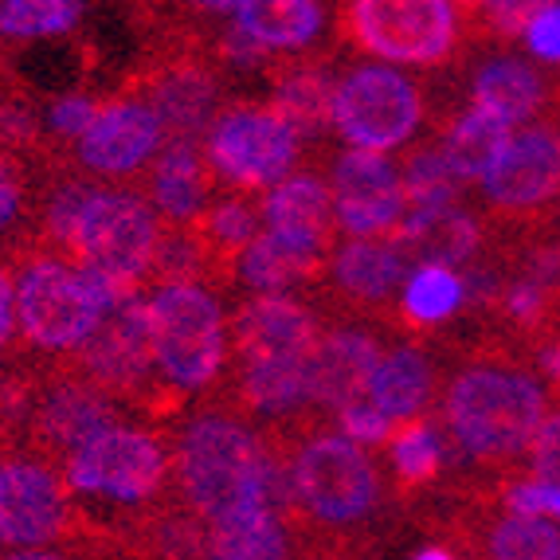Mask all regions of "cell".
<instances>
[{
	"label": "cell",
	"instance_id": "cell-1",
	"mask_svg": "<svg viewBox=\"0 0 560 560\" xmlns=\"http://www.w3.org/2000/svg\"><path fill=\"white\" fill-rule=\"evenodd\" d=\"M458 349L463 361L440 393V423L451 451L486 482L517 478L549 416V393L537 369L498 337L478 334Z\"/></svg>",
	"mask_w": 560,
	"mask_h": 560
},
{
	"label": "cell",
	"instance_id": "cell-2",
	"mask_svg": "<svg viewBox=\"0 0 560 560\" xmlns=\"http://www.w3.org/2000/svg\"><path fill=\"white\" fill-rule=\"evenodd\" d=\"M271 447L235 411L200 408L173 435V498L205 525L271 505Z\"/></svg>",
	"mask_w": 560,
	"mask_h": 560
},
{
	"label": "cell",
	"instance_id": "cell-3",
	"mask_svg": "<svg viewBox=\"0 0 560 560\" xmlns=\"http://www.w3.org/2000/svg\"><path fill=\"white\" fill-rule=\"evenodd\" d=\"M334 39L384 67H447L475 44L463 0H346L334 4Z\"/></svg>",
	"mask_w": 560,
	"mask_h": 560
},
{
	"label": "cell",
	"instance_id": "cell-4",
	"mask_svg": "<svg viewBox=\"0 0 560 560\" xmlns=\"http://www.w3.org/2000/svg\"><path fill=\"white\" fill-rule=\"evenodd\" d=\"M63 482L79 502V514L91 505H110L114 510V514L91 517V522L141 514V510L173 498V443L158 428L118 423V428L94 435L67 463Z\"/></svg>",
	"mask_w": 560,
	"mask_h": 560
},
{
	"label": "cell",
	"instance_id": "cell-5",
	"mask_svg": "<svg viewBox=\"0 0 560 560\" xmlns=\"http://www.w3.org/2000/svg\"><path fill=\"white\" fill-rule=\"evenodd\" d=\"M161 228L165 224L145 200V192L98 185L71 232L67 262L103 282L110 302L118 306L145 290Z\"/></svg>",
	"mask_w": 560,
	"mask_h": 560
},
{
	"label": "cell",
	"instance_id": "cell-6",
	"mask_svg": "<svg viewBox=\"0 0 560 560\" xmlns=\"http://www.w3.org/2000/svg\"><path fill=\"white\" fill-rule=\"evenodd\" d=\"M158 373L180 393H220L232 364V337L220 294L208 287H161L150 294Z\"/></svg>",
	"mask_w": 560,
	"mask_h": 560
},
{
	"label": "cell",
	"instance_id": "cell-7",
	"mask_svg": "<svg viewBox=\"0 0 560 560\" xmlns=\"http://www.w3.org/2000/svg\"><path fill=\"white\" fill-rule=\"evenodd\" d=\"M431 130L428 86L408 71L384 63H353L337 71L334 133L349 150L388 153L416 145Z\"/></svg>",
	"mask_w": 560,
	"mask_h": 560
},
{
	"label": "cell",
	"instance_id": "cell-8",
	"mask_svg": "<svg viewBox=\"0 0 560 560\" xmlns=\"http://www.w3.org/2000/svg\"><path fill=\"white\" fill-rule=\"evenodd\" d=\"M200 150L220 192L262 197L299 173L294 165L302 158V138L262 98H235L215 114Z\"/></svg>",
	"mask_w": 560,
	"mask_h": 560
},
{
	"label": "cell",
	"instance_id": "cell-9",
	"mask_svg": "<svg viewBox=\"0 0 560 560\" xmlns=\"http://www.w3.org/2000/svg\"><path fill=\"white\" fill-rule=\"evenodd\" d=\"M110 294L98 279L63 259H32L16 279V326L24 346L47 357H75L110 314Z\"/></svg>",
	"mask_w": 560,
	"mask_h": 560
},
{
	"label": "cell",
	"instance_id": "cell-10",
	"mask_svg": "<svg viewBox=\"0 0 560 560\" xmlns=\"http://www.w3.org/2000/svg\"><path fill=\"white\" fill-rule=\"evenodd\" d=\"M490 232L522 235L552 224L560 208V126L549 118L514 130L490 177L478 185Z\"/></svg>",
	"mask_w": 560,
	"mask_h": 560
},
{
	"label": "cell",
	"instance_id": "cell-11",
	"mask_svg": "<svg viewBox=\"0 0 560 560\" xmlns=\"http://www.w3.org/2000/svg\"><path fill=\"white\" fill-rule=\"evenodd\" d=\"M130 408L114 400L110 393L94 388L91 381L75 376L63 364L39 369L36 373V393H32L28 420H24V455L44 458L56 470H63L94 435L118 428Z\"/></svg>",
	"mask_w": 560,
	"mask_h": 560
},
{
	"label": "cell",
	"instance_id": "cell-12",
	"mask_svg": "<svg viewBox=\"0 0 560 560\" xmlns=\"http://www.w3.org/2000/svg\"><path fill=\"white\" fill-rule=\"evenodd\" d=\"M79 525L83 517L63 470L24 451L0 458V541L12 549H71Z\"/></svg>",
	"mask_w": 560,
	"mask_h": 560
},
{
	"label": "cell",
	"instance_id": "cell-13",
	"mask_svg": "<svg viewBox=\"0 0 560 560\" xmlns=\"http://www.w3.org/2000/svg\"><path fill=\"white\" fill-rule=\"evenodd\" d=\"M411 255L400 240H346L337 243L334 259L322 290L314 294V306L337 322V314L349 322H388V314L400 302V290L411 275Z\"/></svg>",
	"mask_w": 560,
	"mask_h": 560
},
{
	"label": "cell",
	"instance_id": "cell-14",
	"mask_svg": "<svg viewBox=\"0 0 560 560\" xmlns=\"http://www.w3.org/2000/svg\"><path fill=\"white\" fill-rule=\"evenodd\" d=\"M329 197H334L337 228L349 240H396L408 212L400 161L384 153L341 150L329 158L326 173Z\"/></svg>",
	"mask_w": 560,
	"mask_h": 560
},
{
	"label": "cell",
	"instance_id": "cell-15",
	"mask_svg": "<svg viewBox=\"0 0 560 560\" xmlns=\"http://www.w3.org/2000/svg\"><path fill=\"white\" fill-rule=\"evenodd\" d=\"M165 126L153 114V106L138 94L121 91L98 103L91 130L71 145V161L86 177H145L158 153L165 150Z\"/></svg>",
	"mask_w": 560,
	"mask_h": 560
},
{
	"label": "cell",
	"instance_id": "cell-16",
	"mask_svg": "<svg viewBox=\"0 0 560 560\" xmlns=\"http://www.w3.org/2000/svg\"><path fill=\"white\" fill-rule=\"evenodd\" d=\"M384 357V326L373 322H329L318 349L310 353L306 388L310 416L318 423H337V416L369 400L376 364Z\"/></svg>",
	"mask_w": 560,
	"mask_h": 560
},
{
	"label": "cell",
	"instance_id": "cell-17",
	"mask_svg": "<svg viewBox=\"0 0 560 560\" xmlns=\"http://www.w3.org/2000/svg\"><path fill=\"white\" fill-rule=\"evenodd\" d=\"M329 318L302 294H243L228 314L232 361H310Z\"/></svg>",
	"mask_w": 560,
	"mask_h": 560
},
{
	"label": "cell",
	"instance_id": "cell-18",
	"mask_svg": "<svg viewBox=\"0 0 560 560\" xmlns=\"http://www.w3.org/2000/svg\"><path fill=\"white\" fill-rule=\"evenodd\" d=\"M557 79L545 75L533 59L494 47L490 56L475 59L467 75V106L490 114L505 130H522L552 114Z\"/></svg>",
	"mask_w": 560,
	"mask_h": 560
},
{
	"label": "cell",
	"instance_id": "cell-19",
	"mask_svg": "<svg viewBox=\"0 0 560 560\" xmlns=\"http://www.w3.org/2000/svg\"><path fill=\"white\" fill-rule=\"evenodd\" d=\"M384 463H388V490L408 510H420L440 490H447L451 470L458 467L440 416L396 423V431L384 443Z\"/></svg>",
	"mask_w": 560,
	"mask_h": 560
},
{
	"label": "cell",
	"instance_id": "cell-20",
	"mask_svg": "<svg viewBox=\"0 0 560 560\" xmlns=\"http://www.w3.org/2000/svg\"><path fill=\"white\" fill-rule=\"evenodd\" d=\"M262 232L279 235L294 247L334 255L341 228H337L326 177L314 168H299L271 192H262Z\"/></svg>",
	"mask_w": 560,
	"mask_h": 560
},
{
	"label": "cell",
	"instance_id": "cell-21",
	"mask_svg": "<svg viewBox=\"0 0 560 560\" xmlns=\"http://www.w3.org/2000/svg\"><path fill=\"white\" fill-rule=\"evenodd\" d=\"M145 200L153 205V212L161 215V224L168 228H188L197 224L208 212L220 185H215L212 168L205 161V150L192 141H165V150L158 153V161L145 173Z\"/></svg>",
	"mask_w": 560,
	"mask_h": 560
},
{
	"label": "cell",
	"instance_id": "cell-22",
	"mask_svg": "<svg viewBox=\"0 0 560 560\" xmlns=\"http://www.w3.org/2000/svg\"><path fill=\"white\" fill-rule=\"evenodd\" d=\"M329 16L334 4L322 0H235L232 28L262 56L282 59V51L306 56L310 47H318L326 28H334Z\"/></svg>",
	"mask_w": 560,
	"mask_h": 560
},
{
	"label": "cell",
	"instance_id": "cell-23",
	"mask_svg": "<svg viewBox=\"0 0 560 560\" xmlns=\"http://www.w3.org/2000/svg\"><path fill=\"white\" fill-rule=\"evenodd\" d=\"M267 79H271V86H267L262 103L279 110L302 141H322L326 133H334L337 75L326 67V59L282 56L271 63Z\"/></svg>",
	"mask_w": 560,
	"mask_h": 560
},
{
	"label": "cell",
	"instance_id": "cell-24",
	"mask_svg": "<svg viewBox=\"0 0 560 560\" xmlns=\"http://www.w3.org/2000/svg\"><path fill=\"white\" fill-rule=\"evenodd\" d=\"M435 388H440L435 349L423 346V341H404V346L384 349L373 384H369V404L381 411L384 420L411 423L420 416H431Z\"/></svg>",
	"mask_w": 560,
	"mask_h": 560
},
{
	"label": "cell",
	"instance_id": "cell-25",
	"mask_svg": "<svg viewBox=\"0 0 560 560\" xmlns=\"http://www.w3.org/2000/svg\"><path fill=\"white\" fill-rule=\"evenodd\" d=\"M197 232L212 259L208 290H228L240 282V262L255 240L262 235V197L220 192L197 220Z\"/></svg>",
	"mask_w": 560,
	"mask_h": 560
},
{
	"label": "cell",
	"instance_id": "cell-26",
	"mask_svg": "<svg viewBox=\"0 0 560 560\" xmlns=\"http://www.w3.org/2000/svg\"><path fill=\"white\" fill-rule=\"evenodd\" d=\"M463 314H467V282H463V275L455 267H443V262H416L384 329L423 337L435 334L447 322L463 318Z\"/></svg>",
	"mask_w": 560,
	"mask_h": 560
},
{
	"label": "cell",
	"instance_id": "cell-27",
	"mask_svg": "<svg viewBox=\"0 0 560 560\" xmlns=\"http://www.w3.org/2000/svg\"><path fill=\"white\" fill-rule=\"evenodd\" d=\"M329 259L334 255L294 247V243L279 240V235L262 232L243 255L240 282L247 287V294H299V290L318 294L322 282H326Z\"/></svg>",
	"mask_w": 560,
	"mask_h": 560
},
{
	"label": "cell",
	"instance_id": "cell-28",
	"mask_svg": "<svg viewBox=\"0 0 560 560\" xmlns=\"http://www.w3.org/2000/svg\"><path fill=\"white\" fill-rule=\"evenodd\" d=\"M200 560H302V545L275 505H259L208 525Z\"/></svg>",
	"mask_w": 560,
	"mask_h": 560
},
{
	"label": "cell",
	"instance_id": "cell-29",
	"mask_svg": "<svg viewBox=\"0 0 560 560\" xmlns=\"http://www.w3.org/2000/svg\"><path fill=\"white\" fill-rule=\"evenodd\" d=\"M435 141L443 145L447 153L451 168H455L463 185H482L490 177V168L498 165L502 150L510 145L514 130H505L502 121H494L490 114L475 110V106H463L455 114H440V118L431 121V130Z\"/></svg>",
	"mask_w": 560,
	"mask_h": 560
},
{
	"label": "cell",
	"instance_id": "cell-30",
	"mask_svg": "<svg viewBox=\"0 0 560 560\" xmlns=\"http://www.w3.org/2000/svg\"><path fill=\"white\" fill-rule=\"evenodd\" d=\"M86 16L79 0H0V39L12 44H44L71 36Z\"/></svg>",
	"mask_w": 560,
	"mask_h": 560
},
{
	"label": "cell",
	"instance_id": "cell-31",
	"mask_svg": "<svg viewBox=\"0 0 560 560\" xmlns=\"http://www.w3.org/2000/svg\"><path fill=\"white\" fill-rule=\"evenodd\" d=\"M549 0H482L470 4V32L475 44H510V39H525L529 24Z\"/></svg>",
	"mask_w": 560,
	"mask_h": 560
},
{
	"label": "cell",
	"instance_id": "cell-32",
	"mask_svg": "<svg viewBox=\"0 0 560 560\" xmlns=\"http://www.w3.org/2000/svg\"><path fill=\"white\" fill-rule=\"evenodd\" d=\"M498 505H502L505 514H517V517L560 522V486L537 482L529 475L505 478V482H498Z\"/></svg>",
	"mask_w": 560,
	"mask_h": 560
},
{
	"label": "cell",
	"instance_id": "cell-33",
	"mask_svg": "<svg viewBox=\"0 0 560 560\" xmlns=\"http://www.w3.org/2000/svg\"><path fill=\"white\" fill-rule=\"evenodd\" d=\"M94 114H98V98H91V94H67V98L47 106L44 130L47 138H59V145H67V141L75 145L91 130Z\"/></svg>",
	"mask_w": 560,
	"mask_h": 560
},
{
	"label": "cell",
	"instance_id": "cell-34",
	"mask_svg": "<svg viewBox=\"0 0 560 560\" xmlns=\"http://www.w3.org/2000/svg\"><path fill=\"white\" fill-rule=\"evenodd\" d=\"M525 475L537 478V482L560 486V408L549 411L533 440L529 455H525Z\"/></svg>",
	"mask_w": 560,
	"mask_h": 560
},
{
	"label": "cell",
	"instance_id": "cell-35",
	"mask_svg": "<svg viewBox=\"0 0 560 560\" xmlns=\"http://www.w3.org/2000/svg\"><path fill=\"white\" fill-rule=\"evenodd\" d=\"M337 431H341V435H349L353 443H361V447H364V443L384 447V443H388V435L396 431V423L384 420L381 411L364 400V404H357V408H349V411H341V416H337Z\"/></svg>",
	"mask_w": 560,
	"mask_h": 560
},
{
	"label": "cell",
	"instance_id": "cell-36",
	"mask_svg": "<svg viewBox=\"0 0 560 560\" xmlns=\"http://www.w3.org/2000/svg\"><path fill=\"white\" fill-rule=\"evenodd\" d=\"M525 47L537 63H560V0H549L525 32Z\"/></svg>",
	"mask_w": 560,
	"mask_h": 560
},
{
	"label": "cell",
	"instance_id": "cell-37",
	"mask_svg": "<svg viewBox=\"0 0 560 560\" xmlns=\"http://www.w3.org/2000/svg\"><path fill=\"white\" fill-rule=\"evenodd\" d=\"M16 341V282L9 267H0V353H12Z\"/></svg>",
	"mask_w": 560,
	"mask_h": 560
},
{
	"label": "cell",
	"instance_id": "cell-38",
	"mask_svg": "<svg viewBox=\"0 0 560 560\" xmlns=\"http://www.w3.org/2000/svg\"><path fill=\"white\" fill-rule=\"evenodd\" d=\"M0 560H83V557L71 549H12Z\"/></svg>",
	"mask_w": 560,
	"mask_h": 560
},
{
	"label": "cell",
	"instance_id": "cell-39",
	"mask_svg": "<svg viewBox=\"0 0 560 560\" xmlns=\"http://www.w3.org/2000/svg\"><path fill=\"white\" fill-rule=\"evenodd\" d=\"M411 560H458V552L451 549V545H443V541H435V545H428V549H420Z\"/></svg>",
	"mask_w": 560,
	"mask_h": 560
},
{
	"label": "cell",
	"instance_id": "cell-40",
	"mask_svg": "<svg viewBox=\"0 0 560 560\" xmlns=\"http://www.w3.org/2000/svg\"><path fill=\"white\" fill-rule=\"evenodd\" d=\"M549 118L560 126V79H557V91H552V114H549Z\"/></svg>",
	"mask_w": 560,
	"mask_h": 560
},
{
	"label": "cell",
	"instance_id": "cell-41",
	"mask_svg": "<svg viewBox=\"0 0 560 560\" xmlns=\"http://www.w3.org/2000/svg\"><path fill=\"white\" fill-rule=\"evenodd\" d=\"M12 161H16V158H4V153H0V177H4V173L12 168Z\"/></svg>",
	"mask_w": 560,
	"mask_h": 560
},
{
	"label": "cell",
	"instance_id": "cell-42",
	"mask_svg": "<svg viewBox=\"0 0 560 560\" xmlns=\"http://www.w3.org/2000/svg\"><path fill=\"white\" fill-rule=\"evenodd\" d=\"M552 224H557V232H560V220H552Z\"/></svg>",
	"mask_w": 560,
	"mask_h": 560
}]
</instances>
